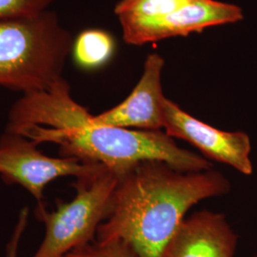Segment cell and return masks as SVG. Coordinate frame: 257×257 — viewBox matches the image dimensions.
Returning <instances> with one entry per match:
<instances>
[{
  "label": "cell",
  "instance_id": "cell-1",
  "mask_svg": "<svg viewBox=\"0 0 257 257\" xmlns=\"http://www.w3.org/2000/svg\"><path fill=\"white\" fill-rule=\"evenodd\" d=\"M5 131L37 143H53L62 157L99 165L117 177L138 163L163 161L184 172L212 169L204 156L177 146L163 131H141L98 124L74 100L61 78L49 89L23 94L11 108Z\"/></svg>",
  "mask_w": 257,
  "mask_h": 257
},
{
  "label": "cell",
  "instance_id": "cell-2",
  "mask_svg": "<svg viewBox=\"0 0 257 257\" xmlns=\"http://www.w3.org/2000/svg\"><path fill=\"white\" fill-rule=\"evenodd\" d=\"M230 190V181L212 169L184 172L163 161L140 162L118 177L96 240L119 239L138 257H162L193 205Z\"/></svg>",
  "mask_w": 257,
  "mask_h": 257
},
{
  "label": "cell",
  "instance_id": "cell-3",
  "mask_svg": "<svg viewBox=\"0 0 257 257\" xmlns=\"http://www.w3.org/2000/svg\"><path fill=\"white\" fill-rule=\"evenodd\" d=\"M73 38L56 14L0 20V86L23 94L60 80Z\"/></svg>",
  "mask_w": 257,
  "mask_h": 257
},
{
  "label": "cell",
  "instance_id": "cell-4",
  "mask_svg": "<svg viewBox=\"0 0 257 257\" xmlns=\"http://www.w3.org/2000/svg\"><path fill=\"white\" fill-rule=\"evenodd\" d=\"M76 193L55 211L37 208L36 215L45 234L32 257H62L94 241L99 226L108 217L118 177L105 168L76 178Z\"/></svg>",
  "mask_w": 257,
  "mask_h": 257
},
{
  "label": "cell",
  "instance_id": "cell-5",
  "mask_svg": "<svg viewBox=\"0 0 257 257\" xmlns=\"http://www.w3.org/2000/svg\"><path fill=\"white\" fill-rule=\"evenodd\" d=\"M37 143L19 134L5 131L0 137V176L9 185L24 188L42 208L48 185L58 178L90 175L99 165L85 164L74 158L45 155Z\"/></svg>",
  "mask_w": 257,
  "mask_h": 257
},
{
  "label": "cell",
  "instance_id": "cell-6",
  "mask_svg": "<svg viewBox=\"0 0 257 257\" xmlns=\"http://www.w3.org/2000/svg\"><path fill=\"white\" fill-rule=\"evenodd\" d=\"M163 130L172 138L187 141L211 160L230 166L242 175H250V138L244 132H226L196 119L176 103L164 97Z\"/></svg>",
  "mask_w": 257,
  "mask_h": 257
},
{
  "label": "cell",
  "instance_id": "cell-7",
  "mask_svg": "<svg viewBox=\"0 0 257 257\" xmlns=\"http://www.w3.org/2000/svg\"><path fill=\"white\" fill-rule=\"evenodd\" d=\"M243 19L240 7L217 0H193L162 19L122 28L124 40L131 45H144L166 38L186 37L207 28L236 23Z\"/></svg>",
  "mask_w": 257,
  "mask_h": 257
},
{
  "label": "cell",
  "instance_id": "cell-8",
  "mask_svg": "<svg viewBox=\"0 0 257 257\" xmlns=\"http://www.w3.org/2000/svg\"><path fill=\"white\" fill-rule=\"evenodd\" d=\"M164 59L158 54L147 56L144 71L128 97L93 120L102 125L141 131L163 130L162 71Z\"/></svg>",
  "mask_w": 257,
  "mask_h": 257
},
{
  "label": "cell",
  "instance_id": "cell-9",
  "mask_svg": "<svg viewBox=\"0 0 257 257\" xmlns=\"http://www.w3.org/2000/svg\"><path fill=\"white\" fill-rule=\"evenodd\" d=\"M237 243L223 213L204 210L184 218L162 257H233Z\"/></svg>",
  "mask_w": 257,
  "mask_h": 257
},
{
  "label": "cell",
  "instance_id": "cell-10",
  "mask_svg": "<svg viewBox=\"0 0 257 257\" xmlns=\"http://www.w3.org/2000/svg\"><path fill=\"white\" fill-rule=\"evenodd\" d=\"M114 40L109 33L90 29L82 32L73 43L74 61L85 70L98 69L106 64L114 53Z\"/></svg>",
  "mask_w": 257,
  "mask_h": 257
},
{
  "label": "cell",
  "instance_id": "cell-11",
  "mask_svg": "<svg viewBox=\"0 0 257 257\" xmlns=\"http://www.w3.org/2000/svg\"><path fill=\"white\" fill-rule=\"evenodd\" d=\"M193 0H120L114 8L121 27L162 19Z\"/></svg>",
  "mask_w": 257,
  "mask_h": 257
},
{
  "label": "cell",
  "instance_id": "cell-12",
  "mask_svg": "<svg viewBox=\"0 0 257 257\" xmlns=\"http://www.w3.org/2000/svg\"><path fill=\"white\" fill-rule=\"evenodd\" d=\"M62 257H138L127 243L119 239L94 240L74 248Z\"/></svg>",
  "mask_w": 257,
  "mask_h": 257
},
{
  "label": "cell",
  "instance_id": "cell-13",
  "mask_svg": "<svg viewBox=\"0 0 257 257\" xmlns=\"http://www.w3.org/2000/svg\"><path fill=\"white\" fill-rule=\"evenodd\" d=\"M57 0H0V20L29 17L44 12Z\"/></svg>",
  "mask_w": 257,
  "mask_h": 257
},
{
  "label": "cell",
  "instance_id": "cell-14",
  "mask_svg": "<svg viewBox=\"0 0 257 257\" xmlns=\"http://www.w3.org/2000/svg\"><path fill=\"white\" fill-rule=\"evenodd\" d=\"M29 219V210L27 207L23 208L19 212L18 222L11 235L9 242L6 247V255L5 257H19V248L20 240L27 227Z\"/></svg>",
  "mask_w": 257,
  "mask_h": 257
},
{
  "label": "cell",
  "instance_id": "cell-15",
  "mask_svg": "<svg viewBox=\"0 0 257 257\" xmlns=\"http://www.w3.org/2000/svg\"><path fill=\"white\" fill-rule=\"evenodd\" d=\"M253 257H257V255H256V256H253Z\"/></svg>",
  "mask_w": 257,
  "mask_h": 257
}]
</instances>
